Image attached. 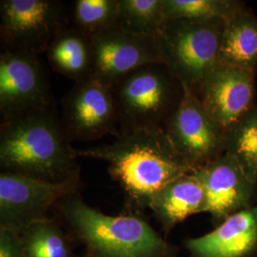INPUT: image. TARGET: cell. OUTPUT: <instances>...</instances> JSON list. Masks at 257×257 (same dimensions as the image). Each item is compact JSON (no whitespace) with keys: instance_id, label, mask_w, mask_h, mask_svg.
Returning <instances> with one entry per match:
<instances>
[{"instance_id":"cell-22","label":"cell","mask_w":257,"mask_h":257,"mask_svg":"<svg viewBox=\"0 0 257 257\" xmlns=\"http://www.w3.org/2000/svg\"><path fill=\"white\" fill-rule=\"evenodd\" d=\"M240 9L232 0H163L165 19H228Z\"/></svg>"},{"instance_id":"cell-19","label":"cell","mask_w":257,"mask_h":257,"mask_svg":"<svg viewBox=\"0 0 257 257\" xmlns=\"http://www.w3.org/2000/svg\"><path fill=\"white\" fill-rule=\"evenodd\" d=\"M17 232L26 257H72L64 234L48 218L35 221Z\"/></svg>"},{"instance_id":"cell-15","label":"cell","mask_w":257,"mask_h":257,"mask_svg":"<svg viewBox=\"0 0 257 257\" xmlns=\"http://www.w3.org/2000/svg\"><path fill=\"white\" fill-rule=\"evenodd\" d=\"M149 208L165 228L171 229L190 215L205 211L204 187L193 172L182 175L156 193Z\"/></svg>"},{"instance_id":"cell-4","label":"cell","mask_w":257,"mask_h":257,"mask_svg":"<svg viewBox=\"0 0 257 257\" xmlns=\"http://www.w3.org/2000/svg\"><path fill=\"white\" fill-rule=\"evenodd\" d=\"M67 219L98 257H165L169 247L145 221L135 215H107L79 198L64 206Z\"/></svg>"},{"instance_id":"cell-8","label":"cell","mask_w":257,"mask_h":257,"mask_svg":"<svg viewBox=\"0 0 257 257\" xmlns=\"http://www.w3.org/2000/svg\"><path fill=\"white\" fill-rule=\"evenodd\" d=\"M182 84V98L165 132L179 155L196 170L224 154L225 130L211 118L195 92Z\"/></svg>"},{"instance_id":"cell-20","label":"cell","mask_w":257,"mask_h":257,"mask_svg":"<svg viewBox=\"0 0 257 257\" xmlns=\"http://www.w3.org/2000/svg\"><path fill=\"white\" fill-rule=\"evenodd\" d=\"M165 20L163 0H119L117 26L132 34L155 38Z\"/></svg>"},{"instance_id":"cell-5","label":"cell","mask_w":257,"mask_h":257,"mask_svg":"<svg viewBox=\"0 0 257 257\" xmlns=\"http://www.w3.org/2000/svg\"><path fill=\"white\" fill-rule=\"evenodd\" d=\"M226 19H166L156 39L162 63L196 93L218 64Z\"/></svg>"},{"instance_id":"cell-7","label":"cell","mask_w":257,"mask_h":257,"mask_svg":"<svg viewBox=\"0 0 257 257\" xmlns=\"http://www.w3.org/2000/svg\"><path fill=\"white\" fill-rule=\"evenodd\" d=\"M55 109L45 71L37 55L2 49L0 54L1 123L37 110Z\"/></svg>"},{"instance_id":"cell-11","label":"cell","mask_w":257,"mask_h":257,"mask_svg":"<svg viewBox=\"0 0 257 257\" xmlns=\"http://www.w3.org/2000/svg\"><path fill=\"white\" fill-rule=\"evenodd\" d=\"M91 77L112 87L138 68L161 61L156 39L132 34L119 26L91 37Z\"/></svg>"},{"instance_id":"cell-18","label":"cell","mask_w":257,"mask_h":257,"mask_svg":"<svg viewBox=\"0 0 257 257\" xmlns=\"http://www.w3.org/2000/svg\"><path fill=\"white\" fill-rule=\"evenodd\" d=\"M224 154L234 158L248 177L257 182V107L225 131Z\"/></svg>"},{"instance_id":"cell-21","label":"cell","mask_w":257,"mask_h":257,"mask_svg":"<svg viewBox=\"0 0 257 257\" xmlns=\"http://www.w3.org/2000/svg\"><path fill=\"white\" fill-rule=\"evenodd\" d=\"M119 0H76L72 10V25L90 37L116 26Z\"/></svg>"},{"instance_id":"cell-9","label":"cell","mask_w":257,"mask_h":257,"mask_svg":"<svg viewBox=\"0 0 257 257\" xmlns=\"http://www.w3.org/2000/svg\"><path fill=\"white\" fill-rule=\"evenodd\" d=\"M62 127L73 142L120 135L111 88L90 77L74 83L62 102Z\"/></svg>"},{"instance_id":"cell-17","label":"cell","mask_w":257,"mask_h":257,"mask_svg":"<svg viewBox=\"0 0 257 257\" xmlns=\"http://www.w3.org/2000/svg\"><path fill=\"white\" fill-rule=\"evenodd\" d=\"M218 63L248 71L257 66V19L240 9L226 19Z\"/></svg>"},{"instance_id":"cell-2","label":"cell","mask_w":257,"mask_h":257,"mask_svg":"<svg viewBox=\"0 0 257 257\" xmlns=\"http://www.w3.org/2000/svg\"><path fill=\"white\" fill-rule=\"evenodd\" d=\"M76 158L55 109L0 124L1 172L55 183L79 181Z\"/></svg>"},{"instance_id":"cell-23","label":"cell","mask_w":257,"mask_h":257,"mask_svg":"<svg viewBox=\"0 0 257 257\" xmlns=\"http://www.w3.org/2000/svg\"><path fill=\"white\" fill-rule=\"evenodd\" d=\"M0 257H26L17 231L1 228Z\"/></svg>"},{"instance_id":"cell-1","label":"cell","mask_w":257,"mask_h":257,"mask_svg":"<svg viewBox=\"0 0 257 257\" xmlns=\"http://www.w3.org/2000/svg\"><path fill=\"white\" fill-rule=\"evenodd\" d=\"M77 157L106 161L133 205L150 207L153 198L178 177L195 171L176 151L165 130H138L121 134L110 144L84 150Z\"/></svg>"},{"instance_id":"cell-16","label":"cell","mask_w":257,"mask_h":257,"mask_svg":"<svg viewBox=\"0 0 257 257\" xmlns=\"http://www.w3.org/2000/svg\"><path fill=\"white\" fill-rule=\"evenodd\" d=\"M45 54L53 70L74 80V83L91 77V37L73 25L66 24L57 31Z\"/></svg>"},{"instance_id":"cell-12","label":"cell","mask_w":257,"mask_h":257,"mask_svg":"<svg viewBox=\"0 0 257 257\" xmlns=\"http://www.w3.org/2000/svg\"><path fill=\"white\" fill-rule=\"evenodd\" d=\"M195 94L211 118L226 131L254 107V71L218 63Z\"/></svg>"},{"instance_id":"cell-14","label":"cell","mask_w":257,"mask_h":257,"mask_svg":"<svg viewBox=\"0 0 257 257\" xmlns=\"http://www.w3.org/2000/svg\"><path fill=\"white\" fill-rule=\"evenodd\" d=\"M257 246V206L231 214L211 232L187 242L194 257H245Z\"/></svg>"},{"instance_id":"cell-10","label":"cell","mask_w":257,"mask_h":257,"mask_svg":"<svg viewBox=\"0 0 257 257\" xmlns=\"http://www.w3.org/2000/svg\"><path fill=\"white\" fill-rule=\"evenodd\" d=\"M79 181L49 182L26 175L1 172V228L19 231L35 221L46 219L50 208L78 189Z\"/></svg>"},{"instance_id":"cell-13","label":"cell","mask_w":257,"mask_h":257,"mask_svg":"<svg viewBox=\"0 0 257 257\" xmlns=\"http://www.w3.org/2000/svg\"><path fill=\"white\" fill-rule=\"evenodd\" d=\"M193 173L205 190V211L211 213L214 220L221 223L231 214L251 207L257 182L231 156L223 154Z\"/></svg>"},{"instance_id":"cell-6","label":"cell","mask_w":257,"mask_h":257,"mask_svg":"<svg viewBox=\"0 0 257 257\" xmlns=\"http://www.w3.org/2000/svg\"><path fill=\"white\" fill-rule=\"evenodd\" d=\"M63 2L55 0H1L2 49L38 55L46 53L57 31L68 24Z\"/></svg>"},{"instance_id":"cell-3","label":"cell","mask_w":257,"mask_h":257,"mask_svg":"<svg viewBox=\"0 0 257 257\" xmlns=\"http://www.w3.org/2000/svg\"><path fill=\"white\" fill-rule=\"evenodd\" d=\"M120 135L165 130L183 95V84L161 62L140 67L112 87Z\"/></svg>"}]
</instances>
